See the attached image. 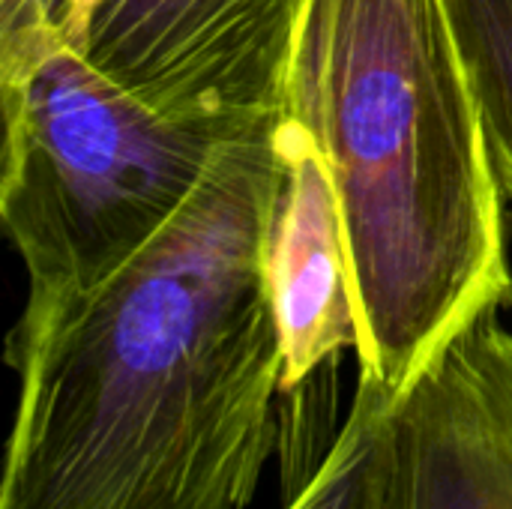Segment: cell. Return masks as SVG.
<instances>
[{"mask_svg": "<svg viewBox=\"0 0 512 509\" xmlns=\"http://www.w3.org/2000/svg\"><path fill=\"white\" fill-rule=\"evenodd\" d=\"M282 183L276 126L228 138L138 255L21 309L0 509H249L282 435L267 279Z\"/></svg>", "mask_w": 512, "mask_h": 509, "instance_id": "6da1fadb", "label": "cell"}, {"mask_svg": "<svg viewBox=\"0 0 512 509\" xmlns=\"http://www.w3.org/2000/svg\"><path fill=\"white\" fill-rule=\"evenodd\" d=\"M282 120L336 189L360 381L399 399L512 306L507 198L444 0H309Z\"/></svg>", "mask_w": 512, "mask_h": 509, "instance_id": "7a4b0ae2", "label": "cell"}, {"mask_svg": "<svg viewBox=\"0 0 512 509\" xmlns=\"http://www.w3.org/2000/svg\"><path fill=\"white\" fill-rule=\"evenodd\" d=\"M0 222L27 273L24 309L84 294L192 198L222 141L168 120L57 42L0 84Z\"/></svg>", "mask_w": 512, "mask_h": 509, "instance_id": "3957f363", "label": "cell"}, {"mask_svg": "<svg viewBox=\"0 0 512 509\" xmlns=\"http://www.w3.org/2000/svg\"><path fill=\"white\" fill-rule=\"evenodd\" d=\"M309 0H102L87 60L156 114L237 138L282 120Z\"/></svg>", "mask_w": 512, "mask_h": 509, "instance_id": "277c9868", "label": "cell"}, {"mask_svg": "<svg viewBox=\"0 0 512 509\" xmlns=\"http://www.w3.org/2000/svg\"><path fill=\"white\" fill-rule=\"evenodd\" d=\"M486 309L387 411L381 509H512V306Z\"/></svg>", "mask_w": 512, "mask_h": 509, "instance_id": "5b68a950", "label": "cell"}, {"mask_svg": "<svg viewBox=\"0 0 512 509\" xmlns=\"http://www.w3.org/2000/svg\"><path fill=\"white\" fill-rule=\"evenodd\" d=\"M276 147L285 183L267 249V279L282 336V393L357 348L342 216L321 153L279 120Z\"/></svg>", "mask_w": 512, "mask_h": 509, "instance_id": "8992f818", "label": "cell"}, {"mask_svg": "<svg viewBox=\"0 0 512 509\" xmlns=\"http://www.w3.org/2000/svg\"><path fill=\"white\" fill-rule=\"evenodd\" d=\"M393 396L357 378L342 429L309 477L282 486L279 509H381L384 492V435Z\"/></svg>", "mask_w": 512, "mask_h": 509, "instance_id": "52a82bcc", "label": "cell"}, {"mask_svg": "<svg viewBox=\"0 0 512 509\" xmlns=\"http://www.w3.org/2000/svg\"><path fill=\"white\" fill-rule=\"evenodd\" d=\"M483 117L486 144L512 207V0H444Z\"/></svg>", "mask_w": 512, "mask_h": 509, "instance_id": "ba28073f", "label": "cell"}, {"mask_svg": "<svg viewBox=\"0 0 512 509\" xmlns=\"http://www.w3.org/2000/svg\"><path fill=\"white\" fill-rule=\"evenodd\" d=\"M54 6L57 0H0V84L15 81L63 42L54 30Z\"/></svg>", "mask_w": 512, "mask_h": 509, "instance_id": "9c48e42d", "label": "cell"}, {"mask_svg": "<svg viewBox=\"0 0 512 509\" xmlns=\"http://www.w3.org/2000/svg\"><path fill=\"white\" fill-rule=\"evenodd\" d=\"M99 3L102 0H57V6H54V30L69 48L84 54L90 21H93V12L99 9Z\"/></svg>", "mask_w": 512, "mask_h": 509, "instance_id": "30bf717a", "label": "cell"}]
</instances>
